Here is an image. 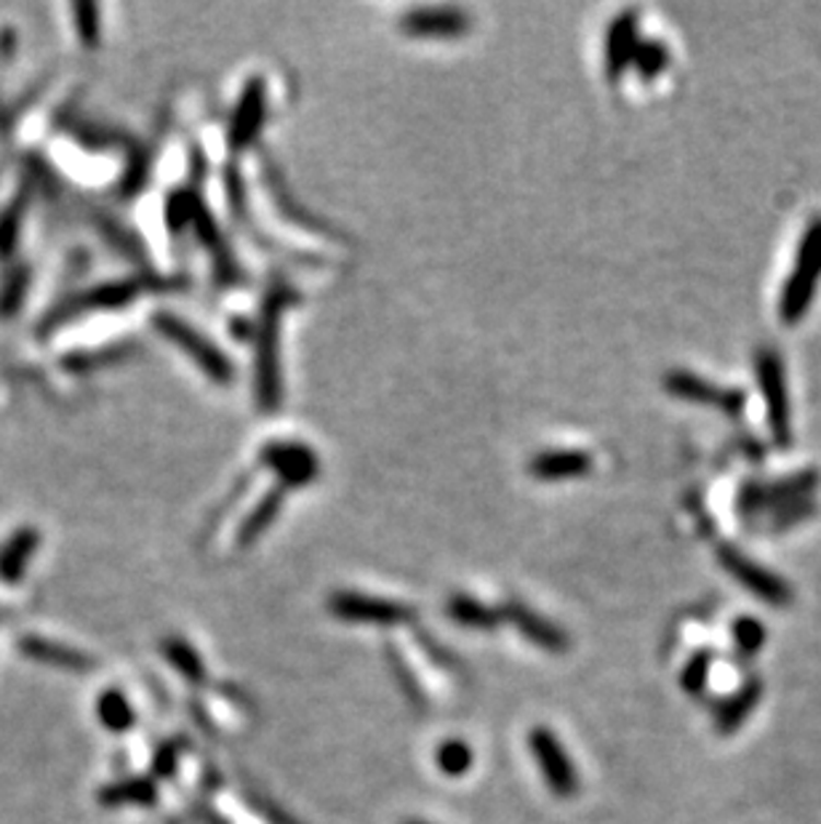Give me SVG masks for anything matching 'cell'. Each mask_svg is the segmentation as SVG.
<instances>
[{
  "instance_id": "8",
  "label": "cell",
  "mask_w": 821,
  "mask_h": 824,
  "mask_svg": "<svg viewBox=\"0 0 821 824\" xmlns=\"http://www.w3.org/2000/svg\"><path fill=\"white\" fill-rule=\"evenodd\" d=\"M20 651L33 662L46 664V667L54 670H65V673H89V670H94V660L89 654H83L81 649H72V645L51 641V638L22 636Z\"/></svg>"
},
{
  "instance_id": "19",
  "label": "cell",
  "mask_w": 821,
  "mask_h": 824,
  "mask_svg": "<svg viewBox=\"0 0 821 824\" xmlns=\"http://www.w3.org/2000/svg\"><path fill=\"white\" fill-rule=\"evenodd\" d=\"M278 507H280V489H275L273 494H267L265 500L259 502V507H256L254 513H251V518L246 520V526H243V537H241L243 542H248V539H254L256 534H259L262 528H265L267 523L275 518V513H278Z\"/></svg>"
},
{
  "instance_id": "21",
  "label": "cell",
  "mask_w": 821,
  "mask_h": 824,
  "mask_svg": "<svg viewBox=\"0 0 821 824\" xmlns=\"http://www.w3.org/2000/svg\"><path fill=\"white\" fill-rule=\"evenodd\" d=\"M165 651H169V660L174 662L182 673H187V675L200 673V664L195 662V654L182 641H171L169 645H165Z\"/></svg>"
},
{
  "instance_id": "9",
  "label": "cell",
  "mask_w": 821,
  "mask_h": 824,
  "mask_svg": "<svg viewBox=\"0 0 821 824\" xmlns=\"http://www.w3.org/2000/svg\"><path fill=\"white\" fill-rule=\"evenodd\" d=\"M265 110H267V89L265 81H251L243 91L241 102H238L235 113H232L230 121V145L235 150L246 147L251 139L256 137V131L262 128V121H265Z\"/></svg>"
},
{
  "instance_id": "18",
  "label": "cell",
  "mask_w": 821,
  "mask_h": 824,
  "mask_svg": "<svg viewBox=\"0 0 821 824\" xmlns=\"http://www.w3.org/2000/svg\"><path fill=\"white\" fill-rule=\"evenodd\" d=\"M336 611L345 614V617H395L397 608L395 606H388V604H379V600H363V598H355V595H342L339 600H336Z\"/></svg>"
},
{
  "instance_id": "17",
  "label": "cell",
  "mask_w": 821,
  "mask_h": 824,
  "mask_svg": "<svg viewBox=\"0 0 821 824\" xmlns=\"http://www.w3.org/2000/svg\"><path fill=\"white\" fill-rule=\"evenodd\" d=\"M667 61H670V52H667L664 43L640 41V46H637V52H635L633 67H635L637 76L646 78V81H651V78H657L659 72H664Z\"/></svg>"
},
{
  "instance_id": "6",
  "label": "cell",
  "mask_w": 821,
  "mask_h": 824,
  "mask_svg": "<svg viewBox=\"0 0 821 824\" xmlns=\"http://www.w3.org/2000/svg\"><path fill=\"white\" fill-rule=\"evenodd\" d=\"M403 33L416 35V38H456V35L467 33L470 16L462 9H416L408 11L401 22Z\"/></svg>"
},
{
  "instance_id": "15",
  "label": "cell",
  "mask_w": 821,
  "mask_h": 824,
  "mask_svg": "<svg viewBox=\"0 0 821 824\" xmlns=\"http://www.w3.org/2000/svg\"><path fill=\"white\" fill-rule=\"evenodd\" d=\"M96 718H100V723L104 725V729L120 734V731L131 729L134 718L137 716H134V707L124 697V691H118V688H107V691L100 697V702H96Z\"/></svg>"
},
{
  "instance_id": "7",
  "label": "cell",
  "mask_w": 821,
  "mask_h": 824,
  "mask_svg": "<svg viewBox=\"0 0 821 824\" xmlns=\"http://www.w3.org/2000/svg\"><path fill=\"white\" fill-rule=\"evenodd\" d=\"M265 462L273 467L286 485H304L317 476V457L308 446L299 443H269L267 451L262 454Z\"/></svg>"
},
{
  "instance_id": "10",
  "label": "cell",
  "mask_w": 821,
  "mask_h": 824,
  "mask_svg": "<svg viewBox=\"0 0 821 824\" xmlns=\"http://www.w3.org/2000/svg\"><path fill=\"white\" fill-rule=\"evenodd\" d=\"M637 46H640V38H637V16L633 11H627V14H622L611 24L609 35H605V70H609L611 81H616L627 67H633Z\"/></svg>"
},
{
  "instance_id": "14",
  "label": "cell",
  "mask_w": 821,
  "mask_h": 824,
  "mask_svg": "<svg viewBox=\"0 0 821 824\" xmlns=\"http://www.w3.org/2000/svg\"><path fill=\"white\" fill-rule=\"evenodd\" d=\"M592 470V457L585 451H547L531 462V476L539 481H568L587 476Z\"/></svg>"
},
{
  "instance_id": "1",
  "label": "cell",
  "mask_w": 821,
  "mask_h": 824,
  "mask_svg": "<svg viewBox=\"0 0 821 824\" xmlns=\"http://www.w3.org/2000/svg\"><path fill=\"white\" fill-rule=\"evenodd\" d=\"M297 294L288 286H275L262 307L259 347H256V392L265 411H273L280 401V366H278V336L280 316L293 305Z\"/></svg>"
},
{
  "instance_id": "12",
  "label": "cell",
  "mask_w": 821,
  "mask_h": 824,
  "mask_svg": "<svg viewBox=\"0 0 821 824\" xmlns=\"http://www.w3.org/2000/svg\"><path fill=\"white\" fill-rule=\"evenodd\" d=\"M137 283L134 281H120V283H104L100 288H91V291L81 294L78 299H72L67 305V310L59 312V321H67L76 312H85V310H118L131 302L137 297Z\"/></svg>"
},
{
  "instance_id": "20",
  "label": "cell",
  "mask_w": 821,
  "mask_h": 824,
  "mask_svg": "<svg viewBox=\"0 0 821 824\" xmlns=\"http://www.w3.org/2000/svg\"><path fill=\"white\" fill-rule=\"evenodd\" d=\"M78 33L85 41V46H96L100 41V9L96 5H76Z\"/></svg>"
},
{
  "instance_id": "3",
  "label": "cell",
  "mask_w": 821,
  "mask_h": 824,
  "mask_svg": "<svg viewBox=\"0 0 821 824\" xmlns=\"http://www.w3.org/2000/svg\"><path fill=\"white\" fill-rule=\"evenodd\" d=\"M755 371L765 411H768L771 435H774L779 446H787L789 438H793V424H789V392L782 358L774 350H760L755 358Z\"/></svg>"
},
{
  "instance_id": "4",
  "label": "cell",
  "mask_w": 821,
  "mask_h": 824,
  "mask_svg": "<svg viewBox=\"0 0 821 824\" xmlns=\"http://www.w3.org/2000/svg\"><path fill=\"white\" fill-rule=\"evenodd\" d=\"M155 329L161 331L165 340H171L176 347H182L185 353L198 363L200 368L208 374L211 379H219V382H230L232 379V363L227 360V355L222 350H217L213 344H208L206 336H200L193 325H187L182 318L171 316V312H158L155 316Z\"/></svg>"
},
{
  "instance_id": "11",
  "label": "cell",
  "mask_w": 821,
  "mask_h": 824,
  "mask_svg": "<svg viewBox=\"0 0 821 824\" xmlns=\"http://www.w3.org/2000/svg\"><path fill=\"white\" fill-rule=\"evenodd\" d=\"M720 561L741 584H744V587L755 590L763 600H771V604H784V600H787V587H784V582L776 580V576L768 574L765 569H760L758 563L747 561L741 552L722 550Z\"/></svg>"
},
{
  "instance_id": "2",
  "label": "cell",
  "mask_w": 821,
  "mask_h": 824,
  "mask_svg": "<svg viewBox=\"0 0 821 824\" xmlns=\"http://www.w3.org/2000/svg\"><path fill=\"white\" fill-rule=\"evenodd\" d=\"M821 283V217L813 219L802 232L798 254H795L793 273L782 288L779 318L787 325L802 321L808 307L813 302Z\"/></svg>"
},
{
  "instance_id": "5",
  "label": "cell",
  "mask_w": 821,
  "mask_h": 824,
  "mask_svg": "<svg viewBox=\"0 0 821 824\" xmlns=\"http://www.w3.org/2000/svg\"><path fill=\"white\" fill-rule=\"evenodd\" d=\"M664 390L672 392V396L680 398V401L718 405V409L733 416L744 409V392L720 390V387H715L713 382H707V379L696 377V374H689V371H672L670 377L664 379Z\"/></svg>"
},
{
  "instance_id": "13",
  "label": "cell",
  "mask_w": 821,
  "mask_h": 824,
  "mask_svg": "<svg viewBox=\"0 0 821 824\" xmlns=\"http://www.w3.org/2000/svg\"><path fill=\"white\" fill-rule=\"evenodd\" d=\"M41 545L38 528H20L14 537L0 547V580L5 584H16L33 561L35 550Z\"/></svg>"
},
{
  "instance_id": "16",
  "label": "cell",
  "mask_w": 821,
  "mask_h": 824,
  "mask_svg": "<svg viewBox=\"0 0 821 824\" xmlns=\"http://www.w3.org/2000/svg\"><path fill=\"white\" fill-rule=\"evenodd\" d=\"M155 801V790L144 779H128L120 785L102 787L100 803L104 805H126V803H152Z\"/></svg>"
}]
</instances>
